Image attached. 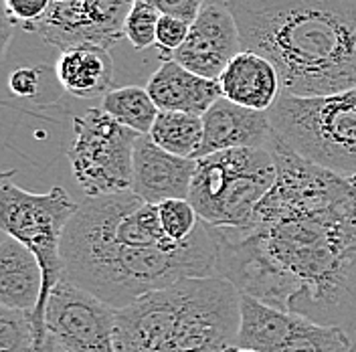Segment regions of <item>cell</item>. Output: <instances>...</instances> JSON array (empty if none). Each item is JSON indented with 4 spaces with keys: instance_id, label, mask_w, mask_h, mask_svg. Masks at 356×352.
Wrapping results in <instances>:
<instances>
[{
    "instance_id": "6da1fadb",
    "label": "cell",
    "mask_w": 356,
    "mask_h": 352,
    "mask_svg": "<svg viewBox=\"0 0 356 352\" xmlns=\"http://www.w3.org/2000/svg\"><path fill=\"white\" fill-rule=\"evenodd\" d=\"M275 182L247 229H213L217 275L245 296L356 340V186L269 146Z\"/></svg>"
},
{
    "instance_id": "7a4b0ae2",
    "label": "cell",
    "mask_w": 356,
    "mask_h": 352,
    "mask_svg": "<svg viewBox=\"0 0 356 352\" xmlns=\"http://www.w3.org/2000/svg\"><path fill=\"white\" fill-rule=\"evenodd\" d=\"M61 255L65 280L113 310L184 278L217 275L213 229L200 221L191 239L172 241L162 229L158 205L132 191L81 200L67 225Z\"/></svg>"
},
{
    "instance_id": "3957f363",
    "label": "cell",
    "mask_w": 356,
    "mask_h": 352,
    "mask_svg": "<svg viewBox=\"0 0 356 352\" xmlns=\"http://www.w3.org/2000/svg\"><path fill=\"white\" fill-rule=\"evenodd\" d=\"M243 51L266 57L298 97L356 88V0H227Z\"/></svg>"
},
{
    "instance_id": "277c9868",
    "label": "cell",
    "mask_w": 356,
    "mask_h": 352,
    "mask_svg": "<svg viewBox=\"0 0 356 352\" xmlns=\"http://www.w3.org/2000/svg\"><path fill=\"white\" fill-rule=\"evenodd\" d=\"M241 291L229 280L184 278L115 310L118 352H231Z\"/></svg>"
},
{
    "instance_id": "5b68a950",
    "label": "cell",
    "mask_w": 356,
    "mask_h": 352,
    "mask_svg": "<svg viewBox=\"0 0 356 352\" xmlns=\"http://www.w3.org/2000/svg\"><path fill=\"white\" fill-rule=\"evenodd\" d=\"M15 176L17 170L0 176V229L21 241L41 265L43 291L33 310V322L39 340L47 342V306L51 291L65 278L61 245L79 202L61 186H53L49 193H29L15 182Z\"/></svg>"
},
{
    "instance_id": "8992f818",
    "label": "cell",
    "mask_w": 356,
    "mask_h": 352,
    "mask_svg": "<svg viewBox=\"0 0 356 352\" xmlns=\"http://www.w3.org/2000/svg\"><path fill=\"white\" fill-rule=\"evenodd\" d=\"M267 115L273 134L296 154L334 175L356 176V88L318 97L282 91Z\"/></svg>"
},
{
    "instance_id": "52a82bcc",
    "label": "cell",
    "mask_w": 356,
    "mask_h": 352,
    "mask_svg": "<svg viewBox=\"0 0 356 352\" xmlns=\"http://www.w3.org/2000/svg\"><path fill=\"white\" fill-rule=\"evenodd\" d=\"M275 182L269 148L222 150L197 160L188 202L215 229H247Z\"/></svg>"
},
{
    "instance_id": "ba28073f",
    "label": "cell",
    "mask_w": 356,
    "mask_h": 352,
    "mask_svg": "<svg viewBox=\"0 0 356 352\" xmlns=\"http://www.w3.org/2000/svg\"><path fill=\"white\" fill-rule=\"evenodd\" d=\"M140 134L118 124L102 106L73 115L65 146L73 176L86 197L132 191L134 148Z\"/></svg>"
},
{
    "instance_id": "9c48e42d",
    "label": "cell",
    "mask_w": 356,
    "mask_h": 352,
    "mask_svg": "<svg viewBox=\"0 0 356 352\" xmlns=\"http://www.w3.org/2000/svg\"><path fill=\"white\" fill-rule=\"evenodd\" d=\"M136 0H51L49 10L29 31L61 53L77 47L110 51L124 37Z\"/></svg>"
},
{
    "instance_id": "30bf717a",
    "label": "cell",
    "mask_w": 356,
    "mask_h": 352,
    "mask_svg": "<svg viewBox=\"0 0 356 352\" xmlns=\"http://www.w3.org/2000/svg\"><path fill=\"white\" fill-rule=\"evenodd\" d=\"M47 330L65 352H118L115 310L65 278L51 291Z\"/></svg>"
},
{
    "instance_id": "8fae6325",
    "label": "cell",
    "mask_w": 356,
    "mask_h": 352,
    "mask_svg": "<svg viewBox=\"0 0 356 352\" xmlns=\"http://www.w3.org/2000/svg\"><path fill=\"white\" fill-rule=\"evenodd\" d=\"M243 51L241 33L227 2H207L199 19L191 24L184 45L172 55L188 71L219 81L227 65Z\"/></svg>"
},
{
    "instance_id": "7c38bea8",
    "label": "cell",
    "mask_w": 356,
    "mask_h": 352,
    "mask_svg": "<svg viewBox=\"0 0 356 352\" xmlns=\"http://www.w3.org/2000/svg\"><path fill=\"white\" fill-rule=\"evenodd\" d=\"M197 160L180 158L156 146L150 136H138L134 148L132 193L150 205L191 195Z\"/></svg>"
},
{
    "instance_id": "4fadbf2b",
    "label": "cell",
    "mask_w": 356,
    "mask_h": 352,
    "mask_svg": "<svg viewBox=\"0 0 356 352\" xmlns=\"http://www.w3.org/2000/svg\"><path fill=\"white\" fill-rule=\"evenodd\" d=\"M202 148L199 158L239 148H269L273 128L267 111L237 106L221 97L202 115Z\"/></svg>"
},
{
    "instance_id": "5bb4252c",
    "label": "cell",
    "mask_w": 356,
    "mask_h": 352,
    "mask_svg": "<svg viewBox=\"0 0 356 352\" xmlns=\"http://www.w3.org/2000/svg\"><path fill=\"white\" fill-rule=\"evenodd\" d=\"M148 93L160 111L204 115L222 97L219 81L200 77L175 59H166L148 81Z\"/></svg>"
},
{
    "instance_id": "9a60e30c",
    "label": "cell",
    "mask_w": 356,
    "mask_h": 352,
    "mask_svg": "<svg viewBox=\"0 0 356 352\" xmlns=\"http://www.w3.org/2000/svg\"><path fill=\"white\" fill-rule=\"evenodd\" d=\"M219 88L222 97L237 106L269 111L282 95V79L266 57L241 51L221 73Z\"/></svg>"
},
{
    "instance_id": "2e32d148",
    "label": "cell",
    "mask_w": 356,
    "mask_h": 352,
    "mask_svg": "<svg viewBox=\"0 0 356 352\" xmlns=\"http://www.w3.org/2000/svg\"><path fill=\"white\" fill-rule=\"evenodd\" d=\"M43 291L37 257L8 233H0V306L33 312Z\"/></svg>"
},
{
    "instance_id": "e0dca14e",
    "label": "cell",
    "mask_w": 356,
    "mask_h": 352,
    "mask_svg": "<svg viewBox=\"0 0 356 352\" xmlns=\"http://www.w3.org/2000/svg\"><path fill=\"white\" fill-rule=\"evenodd\" d=\"M55 77L71 97L93 102L113 89V59L102 47L69 49L55 61Z\"/></svg>"
},
{
    "instance_id": "ac0fdd59",
    "label": "cell",
    "mask_w": 356,
    "mask_h": 352,
    "mask_svg": "<svg viewBox=\"0 0 356 352\" xmlns=\"http://www.w3.org/2000/svg\"><path fill=\"white\" fill-rule=\"evenodd\" d=\"M298 314L273 308L251 296L241 294L237 349L257 352H277L293 328Z\"/></svg>"
},
{
    "instance_id": "d6986e66",
    "label": "cell",
    "mask_w": 356,
    "mask_h": 352,
    "mask_svg": "<svg viewBox=\"0 0 356 352\" xmlns=\"http://www.w3.org/2000/svg\"><path fill=\"white\" fill-rule=\"evenodd\" d=\"M156 146L170 154L199 160L202 148V118L180 111H160L152 132L148 134Z\"/></svg>"
},
{
    "instance_id": "ffe728a7",
    "label": "cell",
    "mask_w": 356,
    "mask_h": 352,
    "mask_svg": "<svg viewBox=\"0 0 356 352\" xmlns=\"http://www.w3.org/2000/svg\"><path fill=\"white\" fill-rule=\"evenodd\" d=\"M99 104L102 110L110 113L118 124L130 128L140 136H148L152 132V126L160 113L148 89L140 86L113 88L102 97Z\"/></svg>"
},
{
    "instance_id": "44dd1931",
    "label": "cell",
    "mask_w": 356,
    "mask_h": 352,
    "mask_svg": "<svg viewBox=\"0 0 356 352\" xmlns=\"http://www.w3.org/2000/svg\"><path fill=\"white\" fill-rule=\"evenodd\" d=\"M277 352H356V340L340 326H326L296 316L293 328Z\"/></svg>"
},
{
    "instance_id": "7402d4cb",
    "label": "cell",
    "mask_w": 356,
    "mask_h": 352,
    "mask_svg": "<svg viewBox=\"0 0 356 352\" xmlns=\"http://www.w3.org/2000/svg\"><path fill=\"white\" fill-rule=\"evenodd\" d=\"M53 342L51 336L47 342L39 340L33 312L0 306V352H47Z\"/></svg>"
},
{
    "instance_id": "603a6c76",
    "label": "cell",
    "mask_w": 356,
    "mask_h": 352,
    "mask_svg": "<svg viewBox=\"0 0 356 352\" xmlns=\"http://www.w3.org/2000/svg\"><path fill=\"white\" fill-rule=\"evenodd\" d=\"M158 215H160L164 233L177 243L191 239L200 225L199 213L186 198H172V200L160 202Z\"/></svg>"
},
{
    "instance_id": "cb8c5ba5",
    "label": "cell",
    "mask_w": 356,
    "mask_h": 352,
    "mask_svg": "<svg viewBox=\"0 0 356 352\" xmlns=\"http://www.w3.org/2000/svg\"><path fill=\"white\" fill-rule=\"evenodd\" d=\"M160 13L148 0H136L126 19L124 26V37L130 41L136 51H144L148 47L156 45V31H158V21Z\"/></svg>"
},
{
    "instance_id": "d4e9b609",
    "label": "cell",
    "mask_w": 356,
    "mask_h": 352,
    "mask_svg": "<svg viewBox=\"0 0 356 352\" xmlns=\"http://www.w3.org/2000/svg\"><path fill=\"white\" fill-rule=\"evenodd\" d=\"M49 6L51 0H4V19L15 26L21 24L24 31H29L43 19Z\"/></svg>"
},
{
    "instance_id": "484cf974",
    "label": "cell",
    "mask_w": 356,
    "mask_h": 352,
    "mask_svg": "<svg viewBox=\"0 0 356 352\" xmlns=\"http://www.w3.org/2000/svg\"><path fill=\"white\" fill-rule=\"evenodd\" d=\"M188 33H191L188 22L162 15L158 21V31H156V47L164 53V57L172 59V55L188 39Z\"/></svg>"
},
{
    "instance_id": "4316f807",
    "label": "cell",
    "mask_w": 356,
    "mask_h": 352,
    "mask_svg": "<svg viewBox=\"0 0 356 352\" xmlns=\"http://www.w3.org/2000/svg\"><path fill=\"white\" fill-rule=\"evenodd\" d=\"M43 65L17 67L8 75V89L19 99H35L43 88Z\"/></svg>"
},
{
    "instance_id": "83f0119b",
    "label": "cell",
    "mask_w": 356,
    "mask_h": 352,
    "mask_svg": "<svg viewBox=\"0 0 356 352\" xmlns=\"http://www.w3.org/2000/svg\"><path fill=\"white\" fill-rule=\"evenodd\" d=\"M156 10L164 17H172L178 21L193 22L199 19L202 6L207 4V0H148Z\"/></svg>"
},
{
    "instance_id": "f1b7e54d",
    "label": "cell",
    "mask_w": 356,
    "mask_h": 352,
    "mask_svg": "<svg viewBox=\"0 0 356 352\" xmlns=\"http://www.w3.org/2000/svg\"><path fill=\"white\" fill-rule=\"evenodd\" d=\"M231 352H257V351H249V349H233Z\"/></svg>"
},
{
    "instance_id": "f546056e",
    "label": "cell",
    "mask_w": 356,
    "mask_h": 352,
    "mask_svg": "<svg viewBox=\"0 0 356 352\" xmlns=\"http://www.w3.org/2000/svg\"><path fill=\"white\" fill-rule=\"evenodd\" d=\"M55 351H57V344L53 342V344H51V349H49V351H47V352H55Z\"/></svg>"
},
{
    "instance_id": "4dcf8cb0",
    "label": "cell",
    "mask_w": 356,
    "mask_h": 352,
    "mask_svg": "<svg viewBox=\"0 0 356 352\" xmlns=\"http://www.w3.org/2000/svg\"><path fill=\"white\" fill-rule=\"evenodd\" d=\"M348 180H350V184H355V186H356V176H353V178H348Z\"/></svg>"
}]
</instances>
